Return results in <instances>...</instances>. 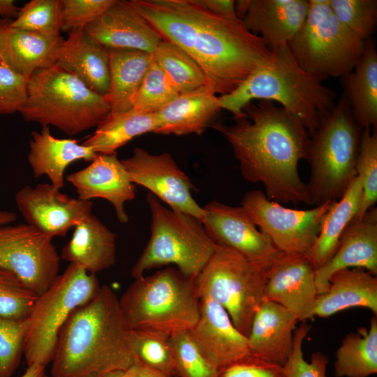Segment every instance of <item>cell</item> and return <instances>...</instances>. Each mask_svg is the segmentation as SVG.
Here are the masks:
<instances>
[{
  "mask_svg": "<svg viewBox=\"0 0 377 377\" xmlns=\"http://www.w3.org/2000/svg\"><path fill=\"white\" fill-rule=\"evenodd\" d=\"M17 219V214L13 212L0 210V226L7 225Z\"/></svg>",
  "mask_w": 377,
  "mask_h": 377,
  "instance_id": "cell-52",
  "label": "cell"
},
{
  "mask_svg": "<svg viewBox=\"0 0 377 377\" xmlns=\"http://www.w3.org/2000/svg\"><path fill=\"white\" fill-rule=\"evenodd\" d=\"M311 325L302 322L294 332L292 351L284 364L286 377H327L326 374L328 357L320 351L314 352L307 362L304 357L303 342L307 337Z\"/></svg>",
  "mask_w": 377,
  "mask_h": 377,
  "instance_id": "cell-44",
  "label": "cell"
},
{
  "mask_svg": "<svg viewBox=\"0 0 377 377\" xmlns=\"http://www.w3.org/2000/svg\"><path fill=\"white\" fill-rule=\"evenodd\" d=\"M10 27L47 34H60L59 0H31L20 8Z\"/></svg>",
  "mask_w": 377,
  "mask_h": 377,
  "instance_id": "cell-42",
  "label": "cell"
},
{
  "mask_svg": "<svg viewBox=\"0 0 377 377\" xmlns=\"http://www.w3.org/2000/svg\"><path fill=\"white\" fill-rule=\"evenodd\" d=\"M363 129L360 151L355 165L360 178L362 196L359 211L355 217L362 216L374 207L377 200V129Z\"/></svg>",
  "mask_w": 377,
  "mask_h": 377,
  "instance_id": "cell-39",
  "label": "cell"
},
{
  "mask_svg": "<svg viewBox=\"0 0 377 377\" xmlns=\"http://www.w3.org/2000/svg\"><path fill=\"white\" fill-rule=\"evenodd\" d=\"M177 377H219L221 369L202 352L190 331L170 336Z\"/></svg>",
  "mask_w": 377,
  "mask_h": 377,
  "instance_id": "cell-37",
  "label": "cell"
},
{
  "mask_svg": "<svg viewBox=\"0 0 377 377\" xmlns=\"http://www.w3.org/2000/svg\"><path fill=\"white\" fill-rule=\"evenodd\" d=\"M323 82L301 67L286 45L270 50L261 65L231 93L219 96V100L222 109L234 118L243 116L244 107L254 100L277 103L297 118L311 136L336 103V93Z\"/></svg>",
  "mask_w": 377,
  "mask_h": 377,
  "instance_id": "cell-4",
  "label": "cell"
},
{
  "mask_svg": "<svg viewBox=\"0 0 377 377\" xmlns=\"http://www.w3.org/2000/svg\"><path fill=\"white\" fill-rule=\"evenodd\" d=\"M190 332L204 355L219 369L249 356L247 337L219 304L200 297L198 319Z\"/></svg>",
  "mask_w": 377,
  "mask_h": 377,
  "instance_id": "cell-19",
  "label": "cell"
},
{
  "mask_svg": "<svg viewBox=\"0 0 377 377\" xmlns=\"http://www.w3.org/2000/svg\"><path fill=\"white\" fill-rule=\"evenodd\" d=\"M27 319L0 316V377H11L24 355Z\"/></svg>",
  "mask_w": 377,
  "mask_h": 377,
  "instance_id": "cell-43",
  "label": "cell"
},
{
  "mask_svg": "<svg viewBox=\"0 0 377 377\" xmlns=\"http://www.w3.org/2000/svg\"><path fill=\"white\" fill-rule=\"evenodd\" d=\"M163 39L188 54L200 66L206 87L224 96L242 84L269 57L263 40L239 18L215 14L198 0H131Z\"/></svg>",
  "mask_w": 377,
  "mask_h": 377,
  "instance_id": "cell-1",
  "label": "cell"
},
{
  "mask_svg": "<svg viewBox=\"0 0 377 377\" xmlns=\"http://www.w3.org/2000/svg\"><path fill=\"white\" fill-rule=\"evenodd\" d=\"M377 373V317L342 339L335 353V377H369Z\"/></svg>",
  "mask_w": 377,
  "mask_h": 377,
  "instance_id": "cell-34",
  "label": "cell"
},
{
  "mask_svg": "<svg viewBox=\"0 0 377 377\" xmlns=\"http://www.w3.org/2000/svg\"><path fill=\"white\" fill-rule=\"evenodd\" d=\"M131 333L119 298L109 286H101L61 327L51 376L106 377L125 371L135 361Z\"/></svg>",
  "mask_w": 377,
  "mask_h": 377,
  "instance_id": "cell-3",
  "label": "cell"
},
{
  "mask_svg": "<svg viewBox=\"0 0 377 377\" xmlns=\"http://www.w3.org/2000/svg\"><path fill=\"white\" fill-rule=\"evenodd\" d=\"M147 201L151 216V235L131 269L132 276L138 279L149 269L173 265L195 279L217 245L195 217L165 207L151 193Z\"/></svg>",
  "mask_w": 377,
  "mask_h": 377,
  "instance_id": "cell-8",
  "label": "cell"
},
{
  "mask_svg": "<svg viewBox=\"0 0 377 377\" xmlns=\"http://www.w3.org/2000/svg\"><path fill=\"white\" fill-rule=\"evenodd\" d=\"M179 94L167 75L154 61L131 99L132 108L155 113Z\"/></svg>",
  "mask_w": 377,
  "mask_h": 377,
  "instance_id": "cell-38",
  "label": "cell"
},
{
  "mask_svg": "<svg viewBox=\"0 0 377 377\" xmlns=\"http://www.w3.org/2000/svg\"><path fill=\"white\" fill-rule=\"evenodd\" d=\"M96 274L70 264L38 295L27 318L24 355L28 366L45 367L52 360L59 332L71 313L100 288Z\"/></svg>",
  "mask_w": 377,
  "mask_h": 377,
  "instance_id": "cell-10",
  "label": "cell"
},
{
  "mask_svg": "<svg viewBox=\"0 0 377 377\" xmlns=\"http://www.w3.org/2000/svg\"><path fill=\"white\" fill-rule=\"evenodd\" d=\"M114 0H59L60 31L84 29L98 17Z\"/></svg>",
  "mask_w": 377,
  "mask_h": 377,
  "instance_id": "cell-45",
  "label": "cell"
},
{
  "mask_svg": "<svg viewBox=\"0 0 377 377\" xmlns=\"http://www.w3.org/2000/svg\"><path fill=\"white\" fill-rule=\"evenodd\" d=\"M0 63H1V57H0Z\"/></svg>",
  "mask_w": 377,
  "mask_h": 377,
  "instance_id": "cell-54",
  "label": "cell"
},
{
  "mask_svg": "<svg viewBox=\"0 0 377 377\" xmlns=\"http://www.w3.org/2000/svg\"><path fill=\"white\" fill-rule=\"evenodd\" d=\"M61 258L96 274L116 262V234L91 214L75 228Z\"/></svg>",
  "mask_w": 377,
  "mask_h": 377,
  "instance_id": "cell-29",
  "label": "cell"
},
{
  "mask_svg": "<svg viewBox=\"0 0 377 377\" xmlns=\"http://www.w3.org/2000/svg\"><path fill=\"white\" fill-rule=\"evenodd\" d=\"M66 180L75 187L77 198L105 199L113 206L119 222L128 221L124 205L135 198V186L117 153L98 154L88 166L67 175Z\"/></svg>",
  "mask_w": 377,
  "mask_h": 377,
  "instance_id": "cell-20",
  "label": "cell"
},
{
  "mask_svg": "<svg viewBox=\"0 0 377 377\" xmlns=\"http://www.w3.org/2000/svg\"><path fill=\"white\" fill-rule=\"evenodd\" d=\"M339 20L352 33L365 41L377 24L376 0H330Z\"/></svg>",
  "mask_w": 377,
  "mask_h": 377,
  "instance_id": "cell-40",
  "label": "cell"
},
{
  "mask_svg": "<svg viewBox=\"0 0 377 377\" xmlns=\"http://www.w3.org/2000/svg\"><path fill=\"white\" fill-rule=\"evenodd\" d=\"M119 372H120V371H119ZM119 372H116V373L110 374V375H108V376H106V377H119ZM40 377H52V376H47V375H46L45 374H44L42 375Z\"/></svg>",
  "mask_w": 377,
  "mask_h": 377,
  "instance_id": "cell-53",
  "label": "cell"
},
{
  "mask_svg": "<svg viewBox=\"0 0 377 377\" xmlns=\"http://www.w3.org/2000/svg\"><path fill=\"white\" fill-rule=\"evenodd\" d=\"M354 307L377 315V277L363 268L343 269L332 274L327 290L317 296L314 316L327 318Z\"/></svg>",
  "mask_w": 377,
  "mask_h": 377,
  "instance_id": "cell-27",
  "label": "cell"
},
{
  "mask_svg": "<svg viewBox=\"0 0 377 377\" xmlns=\"http://www.w3.org/2000/svg\"><path fill=\"white\" fill-rule=\"evenodd\" d=\"M288 46L301 67L324 80L350 72L364 41L339 20L330 0H309L307 15Z\"/></svg>",
  "mask_w": 377,
  "mask_h": 377,
  "instance_id": "cell-9",
  "label": "cell"
},
{
  "mask_svg": "<svg viewBox=\"0 0 377 377\" xmlns=\"http://www.w3.org/2000/svg\"><path fill=\"white\" fill-rule=\"evenodd\" d=\"M104 96L57 65L33 73L19 112L26 121L53 126L68 135L96 127L110 113Z\"/></svg>",
  "mask_w": 377,
  "mask_h": 377,
  "instance_id": "cell-7",
  "label": "cell"
},
{
  "mask_svg": "<svg viewBox=\"0 0 377 377\" xmlns=\"http://www.w3.org/2000/svg\"><path fill=\"white\" fill-rule=\"evenodd\" d=\"M200 303L195 279L173 267L135 279L119 298L121 309L131 330L168 336L193 327L198 319Z\"/></svg>",
  "mask_w": 377,
  "mask_h": 377,
  "instance_id": "cell-5",
  "label": "cell"
},
{
  "mask_svg": "<svg viewBox=\"0 0 377 377\" xmlns=\"http://www.w3.org/2000/svg\"><path fill=\"white\" fill-rule=\"evenodd\" d=\"M45 368L40 364H31L28 366L25 372L20 377H40L45 374Z\"/></svg>",
  "mask_w": 377,
  "mask_h": 377,
  "instance_id": "cell-51",
  "label": "cell"
},
{
  "mask_svg": "<svg viewBox=\"0 0 377 377\" xmlns=\"http://www.w3.org/2000/svg\"><path fill=\"white\" fill-rule=\"evenodd\" d=\"M68 34L55 65L104 96L110 80L108 48L88 36L84 29Z\"/></svg>",
  "mask_w": 377,
  "mask_h": 377,
  "instance_id": "cell-25",
  "label": "cell"
},
{
  "mask_svg": "<svg viewBox=\"0 0 377 377\" xmlns=\"http://www.w3.org/2000/svg\"><path fill=\"white\" fill-rule=\"evenodd\" d=\"M199 3L209 11L230 18H239L232 0H198Z\"/></svg>",
  "mask_w": 377,
  "mask_h": 377,
  "instance_id": "cell-48",
  "label": "cell"
},
{
  "mask_svg": "<svg viewBox=\"0 0 377 377\" xmlns=\"http://www.w3.org/2000/svg\"><path fill=\"white\" fill-rule=\"evenodd\" d=\"M158 128L156 112H144L134 108L123 112H110L82 145L96 154H112L133 138L156 133Z\"/></svg>",
  "mask_w": 377,
  "mask_h": 377,
  "instance_id": "cell-33",
  "label": "cell"
},
{
  "mask_svg": "<svg viewBox=\"0 0 377 377\" xmlns=\"http://www.w3.org/2000/svg\"><path fill=\"white\" fill-rule=\"evenodd\" d=\"M315 269L306 254L279 252L266 272L265 300L290 311L299 322L314 316Z\"/></svg>",
  "mask_w": 377,
  "mask_h": 377,
  "instance_id": "cell-17",
  "label": "cell"
},
{
  "mask_svg": "<svg viewBox=\"0 0 377 377\" xmlns=\"http://www.w3.org/2000/svg\"><path fill=\"white\" fill-rule=\"evenodd\" d=\"M15 200L27 223L52 239L66 235L92 214L91 201L70 197L51 184L25 186Z\"/></svg>",
  "mask_w": 377,
  "mask_h": 377,
  "instance_id": "cell-16",
  "label": "cell"
},
{
  "mask_svg": "<svg viewBox=\"0 0 377 377\" xmlns=\"http://www.w3.org/2000/svg\"><path fill=\"white\" fill-rule=\"evenodd\" d=\"M84 30L107 48L132 49L151 54L163 40L131 1L125 0H114Z\"/></svg>",
  "mask_w": 377,
  "mask_h": 377,
  "instance_id": "cell-21",
  "label": "cell"
},
{
  "mask_svg": "<svg viewBox=\"0 0 377 377\" xmlns=\"http://www.w3.org/2000/svg\"><path fill=\"white\" fill-rule=\"evenodd\" d=\"M362 196V184L357 176L325 214L316 241L306 254L315 270L334 254L341 235L359 211Z\"/></svg>",
  "mask_w": 377,
  "mask_h": 377,
  "instance_id": "cell-32",
  "label": "cell"
},
{
  "mask_svg": "<svg viewBox=\"0 0 377 377\" xmlns=\"http://www.w3.org/2000/svg\"><path fill=\"white\" fill-rule=\"evenodd\" d=\"M336 200L310 209H294L269 199L260 190L246 193L241 207L281 252L307 254L319 234L324 216Z\"/></svg>",
  "mask_w": 377,
  "mask_h": 377,
  "instance_id": "cell-12",
  "label": "cell"
},
{
  "mask_svg": "<svg viewBox=\"0 0 377 377\" xmlns=\"http://www.w3.org/2000/svg\"><path fill=\"white\" fill-rule=\"evenodd\" d=\"M152 55L154 62L167 75L179 94L206 85L205 75L200 66L175 43L163 39Z\"/></svg>",
  "mask_w": 377,
  "mask_h": 377,
  "instance_id": "cell-35",
  "label": "cell"
},
{
  "mask_svg": "<svg viewBox=\"0 0 377 377\" xmlns=\"http://www.w3.org/2000/svg\"><path fill=\"white\" fill-rule=\"evenodd\" d=\"M298 322L288 309L264 300L253 316L247 335L251 355L283 366L292 351Z\"/></svg>",
  "mask_w": 377,
  "mask_h": 377,
  "instance_id": "cell-24",
  "label": "cell"
},
{
  "mask_svg": "<svg viewBox=\"0 0 377 377\" xmlns=\"http://www.w3.org/2000/svg\"><path fill=\"white\" fill-rule=\"evenodd\" d=\"M37 297L14 273L0 267V316L27 319Z\"/></svg>",
  "mask_w": 377,
  "mask_h": 377,
  "instance_id": "cell-41",
  "label": "cell"
},
{
  "mask_svg": "<svg viewBox=\"0 0 377 377\" xmlns=\"http://www.w3.org/2000/svg\"><path fill=\"white\" fill-rule=\"evenodd\" d=\"M341 80L343 94L358 125L377 129V52L373 40L364 41L360 59Z\"/></svg>",
  "mask_w": 377,
  "mask_h": 377,
  "instance_id": "cell-30",
  "label": "cell"
},
{
  "mask_svg": "<svg viewBox=\"0 0 377 377\" xmlns=\"http://www.w3.org/2000/svg\"><path fill=\"white\" fill-rule=\"evenodd\" d=\"M235 123L212 124L232 147L244 179L264 185L269 199L306 203V183L298 172L308 160L310 136L303 124L271 101H251Z\"/></svg>",
  "mask_w": 377,
  "mask_h": 377,
  "instance_id": "cell-2",
  "label": "cell"
},
{
  "mask_svg": "<svg viewBox=\"0 0 377 377\" xmlns=\"http://www.w3.org/2000/svg\"><path fill=\"white\" fill-rule=\"evenodd\" d=\"M64 39L60 34L17 29L1 21V61L28 80L36 71L56 64Z\"/></svg>",
  "mask_w": 377,
  "mask_h": 377,
  "instance_id": "cell-23",
  "label": "cell"
},
{
  "mask_svg": "<svg viewBox=\"0 0 377 377\" xmlns=\"http://www.w3.org/2000/svg\"><path fill=\"white\" fill-rule=\"evenodd\" d=\"M219 377H286L283 367L252 355L221 369Z\"/></svg>",
  "mask_w": 377,
  "mask_h": 377,
  "instance_id": "cell-47",
  "label": "cell"
},
{
  "mask_svg": "<svg viewBox=\"0 0 377 377\" xmlns=\"http://www.w3.org/2000/svg\"><path fill=\"white\" fill-rule=\"evenodd\" d=\"M131 348L135 360L168 377H177L170 336L154 331L132 330Z\"/></svg>",
  "mask_w": 377,
  "mask_h": 377,
  "instance_id": "cell-36",
  "label": "cell"
},
{
  "mask_svg": "<svg viewBox=\"0 0 377 377\" xmlns=\"http://www.w3.org/2000/svg\"><path fill=\"white\" fill-rule=\"evenodd\" d=\"M119 377H168L147 365L135 360L127 369L120 371Z\"/></svg>",
  "mask_w": 377,
  "mask_h": 377,
  "instance_id": "cell-49",
  "label": "cell"
},
{
  "mask_svg": "<svg viewBox=\"0 0 377 377\" xmlns=\"http://www.w3.org/2000/svg\"><path fill=\"white\" fill-rule=\"evenodd\" d=\"M28 80L0 63V114L19 112L27 97Z\"/></svg>",
  "mask_w": 377,
  "mask_h": 377,
  "instance_id": "cell-46",
  "label": "cell"
},
{
  "mask_svg": "<svg viewBox=\"0 0 377 377\" xmlns=\"http://www.w3.org/2000/svg\"><path fill=\"white\" fill-rule=\"evenodd\" d=\"M222 110L219 96L203 86L180 94L163 109L156 112L158 128L155 133L183 135H200Z\"/></svg>",
  "mask_w": 377,
  "mask_h": 377,
  "instance_id": "cell-28",
  "label": "cell"
},
{
  "mask_svg": "<svg viewBox=\"0 0 377 377\" xmlns=\"http://www.w3.org/2000/svg\"><path fill=\"white\" fill-rule=\"evenodd\" d=\"M110 80L104 96L110 112H123L132 108L131 99L154 63L146 52L123 48H108Z\"/></svg>",
  "mask_w": 377,
  "mask_h": 377,
  "instance_id": "cell-31",
  "label": "cell"
},
{
  "mask_svg": "<svg viewBox=\"0 0 377 377\" xmlns=\"http://www.w3.org/2000/svg\"><path fill=\"white\" fill-rule=\"evenodd\" d=\"M121 161L134 184L149 189L170 209L191 215L202 223L205 211L192 195L193 185L171 154H152L143 148L135 147L131 156Z\"/></svg>",
  "mask_w": 377,
  "mask_h": 377,
  "instance_id": "cell-14",
  "label": "cell"
},
{
  "mask_svg": "<svg viewBox=\"0 0 377 377\" xmlns=\"http://www.w3.org/2000/svg\"><path fill=\"white\" fill-rule=\"evenodd\" d=\"M266 272L235 251L217 246L195 282L200 297L221 306L247 337L253 316L265 300Z\"/></svg>",
  "mask_w": 377,
  "mask_h": 377,
  "instance_id": "cell-11",
  "label": "cell"
},
{
  "mask_svg": "<svg viewBox=\"0 0 377 377\" xmlns=\"http://www.w3.org/2000/svg\"><path fill=\"white\" fill-rule=\"evenodd\" d=\"M235 8L246 28L272 50L288 45L307 15L309 0H240Z\"/></svg>",
  "mask_w": 377,
  "mask_h": 377,
  "instance_id": "cell-18",
  "label": "cell"
},
{
  "mask_svg": "<svg viewBox=\"0 0 377 377\" xmlns=\"http://www.w3.org/2000/svg\"><path fill=\"white\" fill-rule=\"evenodd\" d=\"M362 130L342 94L310 136L307 161L311 174L306 183V204L315 207L343 195L357 177Z\"/></svg>",
  "mask_w": 377,
  "mask_h": 377,
  "instance_id": "cell-6",
  "label": "cell"
},
{
  "mask_svg": "<svg viewBox=\"0 0 377 377\" xmlns=\"http://www.w3.org/2000/svg\"><path fill=\"white\" fill-rule=\"evenodd\" d=\"M98 154L75 139L54 137L49 126L31 133L28 161L34 177L45 175L58 189L64 186V173L72 163L84 160L91 162Z\"/></svg>",
  "mask_w": 377,
  "mask_h": 377,
  "instance_id": "cell-26",
  "label": "cell"
},
{
  "mask_svg": "<svg viewBox=\"0 0 377 377\" xmlns=\"http://www.w3.org/2000/svg\"><path fill=\"white\" fill-rule=\"evenodd\" d=\"M363 268L377 274V209L355 217L341 235L332 257L315 272L318 295L325 293L337 271Z\"/></svg>",
  "mask_w": 377,
  "mask_h": 377,
  "instance_id": "cell-22",
  "label": "cell"
},
{
  "mask_svg": "<svg viewBox=\"0 0 377 377\" xmlns=\"http://www.w3.org/2000/svg\"><path fill=\"white\" fill-rule=\"evenodd\" d=\"M61 257L52 239L27 223L0 226V267L40 295L59 274Z\"/></svg>",
  "mask_w": 377,
  "mask_h": 377,
  "instance_id": "cell-13",
  "label": "cell"
},
{
  "mask_svg": "<svg viewBox=\"0 0 377 377\" xmlns=\"http://www.w3.org/2000/svg\"><path fill=\"white\" fill-rule=\"evenodd\" d=\"M19 9L20 8L16 6L13 0H0V19L1 17L15 18Z\"/></svg>",
  "mask_w": 377,
  "mask_h": 377,
  "instance_id": "cell-50",
  "label": "cell"
},
{
  "mask_svg": "<svg viewBox=\"0 0 377 377\" xmlns=\"http://www.w3.org/2000/svg\"><path fill=\"white\" fill-rule=\"evenodd\" d=\"M202 207L205 217L202 223L216 245L235 251L251 262L269 268L280 251L257 228L242 207L213 200Z\"/></svg>",
  "mask_w": 377,
  "mask_h": 377,
  "instance_id": "cell-15",
  "label": "cell"
}]
</instances>
